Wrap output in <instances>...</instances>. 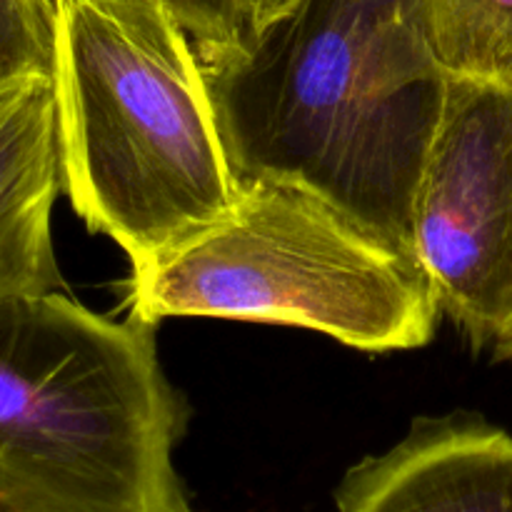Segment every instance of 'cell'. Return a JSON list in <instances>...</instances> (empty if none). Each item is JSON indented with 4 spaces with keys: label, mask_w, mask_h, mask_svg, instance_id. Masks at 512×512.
Here are the masks:
<instances>
[{
    "label": "cell",
    "mask_w": 512,
    "mask_h": 512,
    "mask_svg": "<svg viewBox=\"0 0 512 512\" xmlns=\"http://www.w3.org/2000/svg\"><path fill=\"white\" fill-rule=\"evenodd\" d=\"M198 55L240 185L308 190L413 260L415 188L450 85L423 0H295Z\"/></svg>",
    "instance_id": "1"
},
{
    "label": "cell",
    "mask_w": 512,
    "mask_h": 512,
    "mask_svg": "<svg viewBox=\"0 0 512 512\" xmlns=\"http://www.w3.org/2000/svg\"><path fill=\"white\" fill-rule=\"evenodd\" d=\"M410 250L440 315L512 343V83L450 75L410 213Z\"/></svg>",
    "instance_id": "5"
},
{
    "label": "cell",
    "mask_w": 512,
    "mask_h": 512,
    "mask_svg": "<svg viewBox=\"0 0 512 512\" xmlns=\"http://www.w3.org/2000/svg\"><path fill=\"white\" fill-rule=\"evenodd\" d=\"M155 328L58 290L0 300V512H190Z\"/></svg>",
    "instance_id": "3"
},
{
    "label": "cell",
    "mask_w": 512,
    "mask_h": 512,
    "mask_svg": "<svg viewBox=\"0 0 512 512\" xmlns=\"http://www.w3.org/2000/svg\"><path fill=\"white\" fill-rule=\"evenodd\" d=\"M503 355H508V358H512V343L508 345V348H505V350H503Z\"/></svg>",
    "instance_id": "12"
},
{
    "label": "cell",
    "mask_w": 512,
    "mask_h": 512,
    "mask_svg": "<svg viewBox=\"0 0 512 512\" xmlns=\"http://www.w3.org/2000/svg\"><path fill=\"white\" fill-rule=\"evenodd\" d=\"M423 10L450 75L512 83V0H423Z\"/></svg>",
    "instance_id": "8"
},
{
    "label": "cell",
    "mask_w": 512,
    "mask_h": 512,
    "mask_svg": "<svg viewBox=\"0 0 512 512\" xmlns=\"http://www.w3.org/2000/svg\"><path fill=\"white\" fill-rule=\"evenodd\" d=\"M130 315L293 325L368 353L428 343L440 310L418 265L308 190L250 180L233 208L133 265Z\"/></svg>",
    "instance_id": "4"
},
{
    "label": "cell",
    "mask_w": 512,
    "mask_h": 512,
    "mask_svg": "<svg viewBox=\"0 0 512 512\" xmlns=\"http://www.w3.org/2000/svg\"><path fill=\"white\" fill-rule=\"evenodd\" d=\"M175 15L198 50L223 48L245 33L240 0H153Z\"/></svg>",
    "instance_id": "10"
},
{
    "label": "cell",
    "mask_w": 512,
    "mask_h": 512,
    "mask_svg": "<svg viewBox=\"0 0 512 512\" xmlns=\"http://www.w3.org/2000/svg\"><path fill=\"white\" fill-rule=\"evenodd\" d=\"M295 0H240V10H243L245 30H253L265 25L268 20L278 18L283 10H288Z\"/></svg>",
    "instance_id": "11"
},
{
    "label": "cell",
    "mask_w": 512,
    "mask_h": 512,
    "mask_svg": "<svg viewBox=\"0 0 512 512\" xmlns=\"http://www.w3.org/2000/svg\"><path fill=\"white\" fill-rule=\"evenodd\" d=\"M63 193L148 263L218 223L240 180L195 40L153 0H53Z\"/></svg>",
    "instance_id": "2"
},
{
    "label": "cell",
    "mask_w": 512,
    "mask_h": 512,
    "mask_svg": "<svg viewBox=\"0 0 512 512\" xmlns=\"http://www.w3.org/2000/svg\"><path fill=\"white\" fill-rule=\"evenodd\" d=\"M53 0H0V98L53 80Z\"/></svg>",
    "instance_id": "9"
},
{
    "label": "cell",
    "mask_w": 512,
    "mask_h": 512,
    "mask_svg": "<svg viewBox=\"0 0 512 512\" xmlns=\"http://www.w3.org/2000/svg\"><path fill=\"white\" fill-rule=\"evenodd\" d=\"M63 190L53 80L0 98V300L63 288L53 205Z\"/></svg>",
    "instance_id": "7"
},
{
    "label": "cell",
    "mask_w": 512,
    "mask_h": 512,
    "mask_svg": "<svg viewBox=\"0 0 512 512\" xmlns=\"http://www.w3.org/2000/svg\"><path fill=\"white\" fill-rule=\"evenodd\" d=\"M338 512H512V438L473 415L420 418L335 490Z\"/></svg>",
    "instance_id": "6"
}]
</instances>
